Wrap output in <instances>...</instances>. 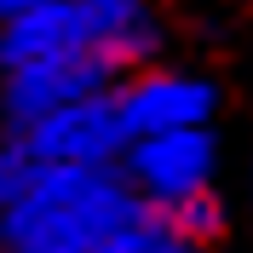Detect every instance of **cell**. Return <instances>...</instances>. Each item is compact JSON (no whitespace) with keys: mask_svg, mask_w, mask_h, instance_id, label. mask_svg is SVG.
<instances>
[{"mask_svg":"<svg viewBox=\"0 0 253 253\" xmlns=\"http://www.w3.org/2000/svg\"><path fill=\"white\" fill-rule=\"evenodd\" d=\"M144 213L150 202L121 167H41L29 196L0 219V253H92Z\"/></svg>","mask_w":253,"mask_h":253,"instance_id":"obj_1","label":"cell"},{"mask_svg":"<svg viewBox=\"0 0 253 253\" xmlns=\"http://www.w3.org/2000/svg\"><path fill=\"white\" fill-rule=\"evenodd\" d=\"M121 69L98 46L86 52H63V58H41V63H17V69H0V132H23L41 115L75 104V98L110 92Z\"/></svg>","mask_w":253,"mask_h":253,"instance_id":"obj_2","label":"cell"},{"mask_svg":"<svg viewBox=\"0 0 253 253\" xmlns=\"http://www.w3.org/2000/svg\"><path fill=\"white\" fill-rule=\"evenodd\" d=\"M17 138L29 144L46 167H121L132 132H126L121 104H115V86H110V92L75 98V104L41 115V121L23 126Z\"/></svg>","mask_w":253,"mask_h":253,"instance_id":"obj_3","label":"cell"},{"mask_svg":"<svg viewBox=\"0 0 253 253\" xmlns=\"http://www.w3.org/2000/svg\"><path fill=\"white\" fill-rule=\"evenodd\" d=\"M121 173L132 178V190L150 207H167L178 196H196V190L213 184V173H219V138H213V126L144 132V138L126 144Z\"/></svg>","mask_w":253,"mask_h":253,"instance_id":"obj_4","label":"cell"},{"mask_svg":"<svg viewBox=\"0 0 253 253\" xmlns=\"http://www.w3.org/2000/svg\"><path fill=\"white\" fill-rule=\"evenodd\" d=\"M115 104H121V121L132 138L144 132H178V126H207L219 110V86L207 75H190V69H161V63H144L126 81H115Z\"/></svg>","mask_w":253,"mask_h":253,"instance_id":"obj_5","label":"cell"},{"mask_svg":"<svg viewBox=\"0 0 253 253\" xmlns=\"http://www.w3.org/2000/svg\"><path fill=\"white\" fill-rule=\"evenodd\" d=\"M86 46H98V29H92L81 0H41V6L0 23V69L63 58V52H86Z\"/></svg>","mask_w":253,"mask_h":253,"instance_id":"obj_6","label":"cell"},{"mask_svg":"<svg viewBox=\"0 0 253 253\" xmlns=\"http://www.w3.org/2000/svg\"><path fill=\"white\" fill-rule=\"evenodd\" d=\"M98 29V52L121 69V81L144 63H156L161 52V23L150 12V0H81Z\"/></svg>","mask_w":253,"mask_h":253,"instance_id":"obj_7","label":"cell"},{"mask_svg":"<svg viewBox=\"0 0 253 253\" xmlns=\"http://www.w3.org/2000/svg\"><path fill=\"white\" fill-rule=\"evenodd\" d=\"M161 219L173 224L184 242H196V248H213V242L224 236V202H219V190L207 184V190H196V196H178V202H167V207H156Z\"/></svg>","mask_w":253,"mask_h":253,"instance_id":"obj_8","label":"cell"},{"mask_svg":"<svg viewBox=\"0 0 253 253\" xmlns=\"http://www.w3.org/2000/svg\"><path fill=\"white\" fill-rule=\"evenodd\" d=\"M92 253H207V248H196V242H184L173 230V224L161 219L156 207L144 213V219H132L126 230H115L104 248H92Z\"/></svg>","mask_w":253,"mask_h":253,"instance_id":"obj_9","label":"cell"},{"mask_svg":"<svg viewBox=\"0 0 253 253\" xmlns=\"http://www.w3.org/2000/svg\"><path fill=\"white\" fill-rule=\"evenodd\" d=\"M41 167H46V161L35 156L17 132H0V219L29 196V184L41 178Z\"/></svg>","mask_w":253,"mask_h":253,"instance_id":"obj_10","label":"cell"},{"mask_svg":"<svg viewBox=\"0 0 253 253\" xmlns=\"http://www.w3.org/2000/svg\"><path fill=\"white\" fill-rule=\"evenodd\" d=\"M29 6H41V0H0V23H6V17H17V12H29Z\"/></svg>","mask_w":253,"mask_h":253,"instance_id":"obj_11","label":"cell"}]
</instances>
